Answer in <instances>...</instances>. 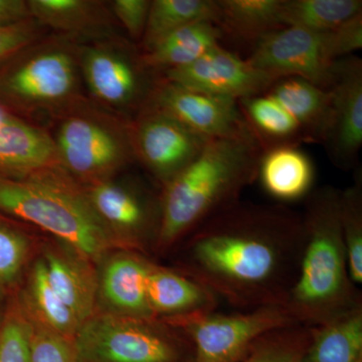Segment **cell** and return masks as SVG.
I'll list each match as a JSON object with an SVG mask.
<instances>
[{"label":"cell","instance_id":"1","mask_svg":"<svg viewBox=\"0 0 362 362\" xmlns=\"http://www.w3.org/2000/svg\"><path fill=\"white\" fill-rule=\"evenodd\" d=\"M304 245L302 214L278 204L238 202L189 233L178 272L230 306L284 307Z\"/></svg>","mask_w":362,"mask_h":362},{"label":"cell","instance_id":"2","mask_svg":"<svg viewBox=\"0 0 362 362\" xmlns=\"http://www.w3.org/2000/svg\"><path fill=\"white\" fill-rule=\"evenodd\" d=\"M263 152L256 136L209 140L163 187L156 252L173 251L202 223L240 202L246 187L258 180Z\"/></svg>","mask_w":362,"mask_h":362},{"label":"cell","instance_id":"3","mask_svg":"<svg viewBox=\"0 0 362 362\" xmlns=\"http://www.w3.org/2000/svg\"><path fill=\"white\" fill-rule=\"evenodd\" d=\"M337 188L312 190L302 213L304 245L296 282L283 308L301 325L316 327L362 306L350 277L339 220Z\"/></svg>","mask_w":362,"mask_h":362},{"label":"cell","instance_id":"4","mask_svg":"<svg viewBox=\"0 0 362 362\" xmlns=\"http://www.w3.org/2000/svg\"><path fill=\"white\" fill-rule=\"evenodd\" d=\"M0 209L52 233L85 258H100L114 245L89 201L54 181L0 176Z\"/></svg>","mask_w":362,"mask_h":362},{"label":"cell","instance_id":"5","mask_svg":"<svg viewBox=\"0 0 362 362\" xmlns=\"http://www.w3.org/2000/svg\"><path fill=\"white\" fill-rule=\"evenodd\" d=\"M80 362H192L185 331L156 318L93 315L75 337Z\"/></svg>","mask_w":362,"mask_h":362},{"label":"cell","instance_id":"6","mask_svg":"<svg viewBox=\"0 0 362 362\" xmlns=\"http://www.w3.org/2000/svg\"><path fill=\"white\" fill-rule=\"evenodd\" d=\"M166 322V321H165ZM189 338L192 362H238L272 331L295 325L283 307L270 306L233 314L218 312L170 321Z\"/></svg>","mask_w":362,"mask_h":362},{"label":"cell","instance_id":"7","mask_svg":"<svg viewBox=\"0 0 362 362\" xmlns=\"http://www.w3.org/2000/svg\"><path fill=\"white\" fill-rule=\"evenodd\" d=\"M278 80L300 78L327 90L337 61L331 56L327 33L286 26L256 44L247 59Z\"/></svg>","mask_w":362,"mask_h":362},{"label":"cell","instance_id":"8","mask_svg":"<svg viewBox=\"0 0 362 362\" xmlns=\"http://www.w3.org/2000/svg\"><path fill=\"white\" fill-rule=\"evenodd\" d=\"M152 107L207 139L256 136L237 100L188 89L168 80L154 90Z\"/></svg>","mask_w":362,"mask_h":362},{"label":"cell","instance_id":"9","mask_svg":"<svg viewBox=\"0 0 362 362\" xmlns=\"http://www.w3.org/2000/svg\"><path fill=\"white\" fill-rule=\"evenodd\" d=\"M165 80L188 89L239 101L266 94L278 78L220 45L190 65L165 71Z\"/></svg>","mask_w":362,"mask_h":362},{"label":"cell","instance_id":"10","mask_svg":"<svg viewBox=\"0 0 362 362\" xmlns=\"http://www.w3.org/2000/svg\"><path fill=\"white\" fill-rule=\"evenodd\" d=\"M331 116L323 145L334 165H356L362 146V62L356 56L338 59L333 71Z\"/></svg>","mask_w":362,"mask_h":362},{"label":"cell","instance_id":"11","mask_svg":"<svg viewBox=\"0 0 362 362\" xmlns=\"http://www.w3.org/2000/svg\"><path fill=\"white\" fill-rule=\"evenodd\" d=\"M211 139L151 107L136 130V148L152 175L166 185L197 158Z\"/></svg>","mask_w":362,"mask_h":362},{"label":"cell","instance_id":"12","mask_svg":"<svg viewBox=\"0 0 362 362\" xmlns=\"http://www.w3.org/2000/svg\"><path fill=\"white\" fill-rule=\"evenodd\" d=\"M57 154L69 170L81 178H99L123 162V145L99 124L71 118L59 128Z\"/></svg>","mask_w":362,"mask_h":362},{"label":"cell","instance_id":"13","mask_svg":"<svg viewBox=\"0 0 362 362\" xmlns=\"http://www.w3.org/2000/svg\"><path fill=\"white\" fill-rule=\"evenodd\" d=\"M90 206L107 228H116L130 245L144 250L147 245L156 249L160 226L161 211L132 189L98 183L90 190Z\"/></svg>","mask_w":362,"mask_h":362},{"label":"cell","instance_id":"14","mask_svg":"<svg viewBox=\"0 0 362 362\" xmlns=\"http://www.w3.org/2000/svg\"><path fill=\"white\" fill-rule=\"evenodd\" d=\"M146 293L152 315L166 322L216 311L221 302L197 281L152 262Z\"/></svg>","mask_w":362,"mask_h":362},{"label":"cell","instance_id":"15","mask_svg":"<svg viewBox=\"0 0 362 362\" xmlns=\"http://www.w3.org/2000/svg\"><path fill=\"white\" fill-rule=\"evenodd\" d=\"M151 261L133 252L112 257L105 264L100 292L113 313L154 318L147 301V277Z\"/></svg>","mask_w":362,"mask_h":362},{"label":"cell","instance_id":"16","mask_svg":"<svg viewBox=\"0 0 362 362\" xmlns=\"http://www.w3.org/2000/svg\"><path fill=\"white\" fill-rule=\"evenodd\" d=\"M75 75L71 59L62 52H49L28 59L6 82L14 96L25 101L54 102L73 90Z\"/></svg>","mask_w":362,"mask_h":362},{"label":"cell","instance_id":"17","mask_svg":"<svg viewBox=\"0 0 362 362\" xmlns=\"http://www.w3.org/2000/svg\"><path fill=\"white\" fill-rule=\"evenodd\" d=\"M315 171L309 156L298 145H280L266 149L259 159L258 180L264 190L283 202L308 197Z\"/></svg>","mask_w":362,"mask_h":362},{"label":"cell","instance_id":"18","mask_svg":"<svg viewBox=\"0 0 362 362\" xmlns=\"http://www.w3.org/2000/svg\"><path fill=\"white\" fill-rule=\"evenodd\" d=\"M295 119L304 142L323 144L330 125L331 101L328 90L300 78L278 80L268 92Z\"/></svg>","mask_w":362,"mask_h":362},{"label":"cell","instance_id":"19","mask_svg":"<svg viewBox=\"0 0 362 362\" xmlns=\"http://www.w3.org/2000/svg\"><path fill=\"white\" fill-rule=\"evenodd\" d=\"M42 261L52 289L82 326L94 315L99 294V284L90 268L61 252L49 251Z\"/></svg>","mask_w":362,"mask_h":362},{"label":"cell","instance_id":"20","mask_svg":"<svg viewBox=\"0 0 362 362\" xmlns=\"http://www.w3.org/2000/svg\"><path fill=\"white\" fill-rule=\"evenodd\" d=\"M56 145L44 132L14 118L0 127V171L23 173L49 165Z\"/></svg>","mask_w":362,"mask_h":362},{"label":"cell","instance_id":"21","mask_svg":"<svg viewBox=\"0 0 362 362\" xmlns=\"http://www.w3.org/2000/svg\"><path fill=\"white\" fill-rule=\"evenodd\" d=\"M223 35L220 26L209 21L185 26L166 35L147 51L145 65L164 71L190 65L220 45Z\"/></svg>","mask_w":362,"mask_h":362},{"label":"cell","instance_id":"22","mask_svg":"<svg viewBox=\"0 0 362 362\" xmlns=\"http://www.w3.org/2000/svg\"><path fill=\"white\" fill-rule=\"evenodd\" d=\"M303 362H362V306L311 327Z\"/></svg>","mask_w":362,"mask_h":362},{"label":"cell","instance_id":"23","mask_svg":"<svg viewBox=\"0 0 362 362\" xmlns=\"http://www.w3.org/2000/svg\"><path fill=\"white\" fill-rule=\"evenodd\" d=\"M84 73L93 94L106 103H129L139 92V76L134 66L113 52L101 49L88 52Z\"/></svg>","mask_w":362,"mask_h":362},{"label":"cell","instance_id":"24","mask_svg":"<svg viewBox=\"0 0 362 362\" xmlns=\"http://www.w3.org/2000/svg\"><path fill=\"white\" fill-rule=\"evenodd\" d=\"M282 0H218V21L223 33L243 42L259 40L277 32Z\"/></svg>","mask_w":362,"mask_h":362},{"label":"cell","instance_id":"25","mask_svg":"<svg viewBox=\"0 0 362 362\" xmlns=\"http://www.w3.org/2000/svg\"><path fill=\"white\" fill-rule=\"evenodd\" d=\"M240 110L264 151L280 145L304 142L295 119L268 94L239 100Z\"/></svg>","mask_w":362,"mask_h":362},{"label":"cell","instance_id":"26","mask_svg":"<svg viewBox=\"0 0 362 362\" xmlns=\"http://www.w3.org/2000/svg\"><path fill=\"white\" fill-rule=\"evenodd\" d=\"M218 4L213 0H154L142 37L145 49L149 51L159 40L185 26L202 21L218 25Z\"/></svg>","mask_w":362,"mask_h":362},{"label":"cell","instance_id":"27","mask_svg":"<svg viewBox=\"0 0 362 362\" xmlns=\"http://www.w3.org/2000/svg\"><path fill=\"white\" fill-rule=\"evenodd\" d=\"M362 13L361 0H282V25L328 33Z\"/></svg>","mask_w":362,"mask_h":362},{"label":"cell","instance_id":"28","mask_svg":"<svg viewBox=\"0 0 362 362\" xmlns=\"http://www.w3.org/2000/svg\"><path fill=\"white\" fill-rule=\"evenodd\" d=\"M339 220L346 249L350 277L362 284V173L354 175V183L339 194Z\"/></svg>","mask_w":362,"mask_h":362},{"label":"cell","instance_id":"29","mask_svg":"<svg viewBox=\"0 0 362 362\" xmlns=\"http://www.w3.org/2000/svg\"><path fill=\"white\" fill-rule=\"evenodd\" d=\"M30 291L32 303L40 322L61 334L75 337L81 324L52 289L44 261L37 262L33 268Z\"/></svg>","mask_w":362,"mask_h":362},{"label":"cell","instance_id":"30","mask_svg":"<svg viewBox=\"0 0 362 362\" xmlns=\"http://www.w3.org/2000/svg\"><path fill=\"white\" fill-rule=\"evenodd\" d=\"M311 338V327L295 324L274 330L261 338L238 362H303Z\"/></svg>","mask_w":362,"mask_h":362},{"label":"cell","instance_id":"31","mask_svg":"<svg viewBox=\"0 0 362 362\" xmlns=\"http://www.w3.org/2000/svg\"><path fill=\"white\" fill-rule=\"evenodd\" d=\"M28 362H80L75 337L51 329L42 322H30Z\"/></svg>","mask_w":362,"mask_h":362},{"label":"cell","instance_id":"32","mask_svg":"<svg viewBox=\"0 0 362 362\" xmlns=\"http://www.w3.org/2000/svg\"><path fill=\"white\" fill-rule=\"evenodd\" d=\"M28 6L30 13L42 23L64 30L83 25L90 8L82 0H32Z\"/></svg>","mask_w":362,"mask_h":362},{"label":"cell","instance_id":"33","mask_svg":"<svg viewBox=\"0 0 362 362\" xmlns=\"http://www.w3.org/2000/svg\"><path fill=\"white\" fill-rule=\"evenodd\" d=\"M30 321L11 312L0 325V362H28Z\"/></svg>","mask_w":362,"mask_h":362},{"label":"cell","instance_id":"34","mask_svg":"<svg viewBox=\"0 0 362 362\" xmlns=\"http://www.w3.org/2000/svg\"><path fill=\"white\" fill-rule=\"evenodd\" d=\"M28 246L20 233L0 226V285L9 286L20 276Z\"/></svg>","mask_w":362,"mask_h":362},{"label":"cell","instance_id":"35","mask_svg":"<svg viewBox=\"0 0 362 362\" xmlns=\"http://www.w3.org/2000/svg\"><path fill=\"white\" fill-rule=\"evenodd\" d=\"M326 33L331 56L335 61L351 56L362 47V13Z\"/></svg>","mask_w":362,"mask_h":362},{"label":"cell","instance_id":"36","mask_svg":"<svg viewBox=\"0 0 362 362\" xmlns=\"http://www.w3.org/2000/svg\"><path fill=\"white\" fill-rule=\"evenodd\" d=\"M151 1L147 0H116L114 13L125 26L131 37L139 39L144 35Z\"/></svg>","mask_w":362,"mask_h":362},{"label":"cell","instance_id":"37","mask_svg":"<svg viewBox=\"0 0 362 362\" xmlns=\"http://www.w3.org/2000/svg\"><path fill=\"white\" fill-rule=\"evenodd\" d=\"M35 30L25 21L0 26V63L32 42Z\"/></svg>","mask_w":362,"mask_h":362},{"label":"cell","instance_id":"38","mask_svg":"<svg viewBox=\"0 0 362 362\" xmlns=\"http://www.w3.org/2000/svg\"><path fill=\"white\" fill-rule=\"evenodd\" d=\"M28 14L30 9L28 2L21 0H0V26L21 23Z\"/></svg>","mask_w":362,"mask_h":362},{"label":"cell","instance_id":"39","mask_svg":"<svg viewBox=\"0 0 362 362\" xmlns=\"http://www.w3.org/2000/svg\"><path fill=\"white\" fill-rule=\"evenodd\" d=\"M14 119V117L11 116V114L7 113L6 110H4V108H1L0 107V127L1 126L6 125V124L11 122V121H13Z\"/></svg>","mask_w":362,"mask_h":362}]
</instances>
